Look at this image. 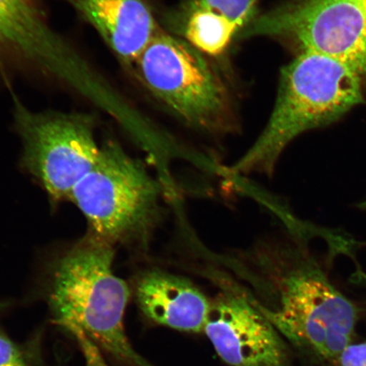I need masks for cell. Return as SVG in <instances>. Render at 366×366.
Instances as JSON below:
<instances>
[{
    "label": "cell",
    "instance_id": "obj_1",
    "mask_svg": "<svg viewBox=\"0 0 366 366\" xmlns=\"http://www.w3.org/2000/svg\"><path fill=\"white\" fill-rule=\"evenodd\" d=\"M222 260L254 291H244L252 303L305 354L332 364L352 343L358 309L305 244L264 239Z\"/></svg>",
    "mask_w": 366,
    "mask_h": 366
},
{
    "label": "cell",
    "instance_id": "obj_2",
    "mask_svg": "<svg viewBox=\"0 0 366 366\" xmlns=\"http://www.w3.org/2000/svg\"><path fill=\"white\" fill-rule=\"evenodd\" d=\"M112 244L91 236L54 267L48 295L52 322L80 347L86 366H152L137 353L125 329L132 290L113 272Z\"/></svg>",
    "mask_w": 366,
    "mask_h": 366
},
{
    "label": "cell",
    "instance_id": "obj_3",
    "mask_svg": "<svg viewBox=\"0 0 366 366\" xmlns=\"http://www.w3.org/2000/svg\"><path fill=\"white\" fill-rule=\"evenodd\" d=\"M361 79L335 59L300 52L282 68L267 126L242 157L224 168L226 176L272 178L283 151L297 137L331 124L363 102Z\"/></svg>",
    "mask_w": 366,
    "mask_h": 366
},
{
    "label": "cell",
    "instance_id": "obj_4",
    "mask_svg": "<svg viewBox=\"0 0 366 366\" xmlns=\"http://www.w3.org/2000/svg\"><path fill=\"white\" fill-rule=\"evenodd\" d=\"M167 189L117 141L108 139L97 162L73 189L70 199L94 232L109 244L145 247L162 219Z\"/></svg>",
    "mask_w": 366,
    "mask_h": 366
},
{
    "label": "cell",
    "instance_id": "obj_5",
    "mask_svg": "<svg viewBox=\"0 0 366 366\" xmlns=\"http://www.w3.org/2000/svg\"><path fill=\"white\" fill-rule=\"evenodd\" d=\"M202 54L159 29L134 66L154 98L185 125L222 134L232 129L230 94Z\"/></svg>",
    "mask_w": 366,
    "mask_h": 366
},
{
    "label": "cell",
    "instance_id": "obj_6",
    "mask_svg": "<svg viewBox=\"0 0 366 366\" xmlns=\"http://www.w3.org/2000/svg\"><path fill=\"white\" fill-rule=\"evenodd\" d=\"M257 36L335 59L366 79V0H288L240 33L242 39Z\"/></svg>",
    "mask_w": 366,
    "mask_h": 366
},
{
    "label": "cell",
    "instance_id": "obj_7",
    "mask_svg": "<svg viewBox=\"0 0 366 366\" xmlns=\"http://www.w3.org/2000/svg\"><path fill=\"white\" fill-rule=\"evenodd\" d=\"M14 118L27 170L54 200L69 199L99 158L94 114L33 112L15 98Z\"/></svg>",
    "mask_w": 366,
    "mask_h": 366
},
{
    "label": "cell",
    "instance_id": "obj_8",
    "mask_svg": "<svg viewBox=\"0 0 366 366\" xmlns=\"http://www.w3.org/2000/svg\"><path fill=\"white\" fill-rule=\"evenodd\" d=\"M204 332L229 365L290 366L281 333L237 285L225 283L213 300Z\"/></svg>",
    "mask_w": 366,
    "mask_h": 366
},
{
    "label": "cell",
    "instance_id": "obj_9",
    "mask_svg": "<svg viewBox=\"0 0 366 366\" xmlns=\"http://www.w3.org/2000/svg\"><path fill=\"white\" fill-rule=\"evenodd\" d=\"M137 306L151 322L180 332H204L213 300L189 277L154 268L137 279Z\"/></svg>",
    "mask_w": 366,
    "mask_h": 366
},
{
    "label": "cell",
    "instance_id": "obj_10",
    "mask_svg": "<svg viewBox=\"0 0 366 366\" xmlns=\"http://www.w3.org/2000/svg\"><path fill=\"white\" fill-rule=\"evenodd\" d=\"M119 61L134 67L159 27L147 0H66Z\"/></svg>",
    "mask_w": 366,
    "mask_h": 366
},
{
    "label": "cell",
    "instance_id": "obj_11",
    "mask_svg": "<svg viewBox=\"0 0 366 366\" xmlns=\"http://www.w3.org/2000/svg\"><path fill=\"white\" fill-rule=\"evenodd\" d=\"M257 2L258 0H189L183 6L222 18L241 33L256 17Z\"/></svg>",
    "mask_w": 366,
    "mask_h": 366
},
{
    "label": "cell",
    "instance_id": "obj_12",
    "mask_svg": "<svg viewBox=\"0 0 366 366\" xmlns=\"http://www.w3.org/2000/svg\"><path fill=\"white\" fill-rule=\"evenodd\" d=\"M39 353L36 340L22 345L0 329V366H40Z\"/></svg>",
    "mask_w": 366,
    "mask_h": 366
},
{
    "label": "cell",
    "instance_id": "obj_13",
    "mask_svg": "<svg viewBox=\"0 0 366 366\" xmlns=\"http://www.w3.org/2000/svg\"><path fill=\"white\" fill-rule=\"evenodd\" d=\"M332 364L334 366H366V342L350 343Z\"/></svg>",
    "mask_w": 366,
    "mask_h": 366
}]
</instances>
